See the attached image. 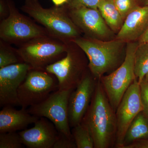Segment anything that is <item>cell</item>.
<instances>
[{
    "instance_id": "1",
    "label": "cell",
    "mask_w": 148,
    "mask_h": 148,
    "mask_svg": "<svg viewBox=\"0 0 148 148\" xmlns=\"http://www.w3.org/2000/svg\"><path fill=\"white\" fill-rule=\"evenodd\" d=\"M100 80L81 123L90 132L95 148H108L116 140V119Z\"/></svg>"
},
{
    "instance_id": "2",
    "label": "cell",
    "mask_w": 148,
    "mask_h": 148,
    "mask_svg": "<svg viewBox=\"0 0 148 148\" xmlns=\"http://www.w3.org/2000/svg\"><path fill=\"white\" fill-rule=\"evenodd\" d=\"M72 42L87 56L89 71L96 79L100 80L106 73L113 72L123 62V49L126 42L121 40H104L88 37H78Z\"/></svg>"
},
{
    "instance_id": "3",
    "label": "cell",
    "mask_w": 148,
    "mask_h": 148,
    "mask_svg": "<svg viewBox=\"0 0 148 148\" xmlns=\"http://www.w3.org/2000/svg\"><path fill=\"white\" fill-rule=\"evenodd\" d=\"M21 9L43 25L51 36L66 43L79 37V29L69 16L65 5L45 8L39 0H25Z\"/></svg>"
},
{
    "instance_id": "4",
    "label": "cell",
    "mask_w": 148,
    "mask_h": 148,
    "mask_svg": "<svg viewBox=\"0 0 148 148\" xmlns=\"http://www.w3.org/2000/svg\"><path fill=\"white\" fill-rule=\"evenodd\" d=\"M67 48L68 43L47 36L24 43L16 51L33 69L45 70L47 66L64 57Z\"/></svg>"
},
{
    "instance_id": "5",
    "label": "cell",
    "mask_w": 148,
    "mask_h": 148,
    "mask_svg": "<svg viewBox=\"0 0 148 148\" xmlns=\"http://www.w3.org/2000/svg\"><path fill=\"white\" fill-rule=\"evenodd\" d=\"M139 44L138 41L127 42L125 57L121 65L101 78L103 88L115 112L125 93L136 79L135 56Z\"/></svg>"
},
{
    "instance_id": "6",
    "label": "cell",
    "mask_w": 148,
    "mask_h": 148,
    "mask_svg": "<svg viewBox=\"0 0 148 148\" xmlns=\"http://www.w3.org/2000/svg\"><path fill=\"white\" fill-rule=\"evenodd\" d=\"M9 14L0 24V38L10 43H23L40 37L49 36L45 29L35 24L17 9L12 0H7Z\"/></svg>"
},
{
    "instance_id": "7",
    "label": "cell",
    "mask_w": 148,
    "mask_h": 148,
    "mask_svg": "<svg viewBox=\"0 0 148 148\" xmlns=\"http://www.w3.org/2000/svg\"><path fill=\"white\" fill-rule=\"evenodd\" d=\"M74 89L54 91L42 103L27 108L29 113L45 117L53 123L59 133L72 137L69 124V103L70 94Z\"/></svg>"
},
{
    "instance_id": "8",
    "label": "cell",
    "mask_w": 148,
    "mask_h": 148,
    "mask_svg": "<svg viewBox=\"0 0 148 148\" xmlns=\"http://www.w3.org/2000/svg\"><path fill=\"white\" fill-rule=\"evenodd\" d=\"M58 89V81L45 70H30L18 87L17 93L21 108L27 109L42 103Z\"/></svg>"
},
{
    "instance_id": "9",
    "label": "cell",
    "mask_w": 148,
    "mask_h": 148,
    "mask_svg": "<svg viewBox=\"0 0 148 148\" xmlns=\"http://www.w3.org/2000/svg\"><path fill=\"white\" fill-rule=\"evenodd\" d=\"M143 110L140 84L136 78L127 88L116 111L117 148L122 147L128 127L135 117Z\"/></svg>"
},
{
    "instance_id": "10",
    "label": "cell",
    "mask_w": 148,
    "mask_h": 148,
    "mask_svg": "<svg viewBox=\"0 0 148 148\" xmlns=\"http://www.w3.org/2000/svg\"><path fill=\"white\" fill-rule=\"evenodd\" d=\"M85 64L72 49L69 47L63 58L50 64L45 71L54 75L58 81L59 90L75 89L82 79Z\"/></svg>"
},
{
    "instance_id": "11",
    "label": "cell",
    "mask_w": 148,
    "mask_h": 148,
    "mask_svg": "<svg viewBox=\"0 0 148 148\" xmlns=\"http://www.w3.org/2000/svg\"><path fill=\"white\" fill-rule=\"evenodd\" d=\"M33 69L25 62L0 68V107L20 106L18 90L28 72Z\"/></svg>"
},
{
    "instance_id": "12",
    "label": "cell",
    "mask_w": 148,
    "mask_h": 148,
    "mask_svg": "<svg viewBox=\"0 0 148 148\" xmlns=\"http://www.w3.org/2000/svg\"><path fill=\"white\" fill-rule=\"evenodd\" d=\"M65 6L74 24L88 37L104 40L113 36V32L106 24L98 9L84 7L70 8Z\"/></svg>"
},
{
    "instance_id": "13",
    "label": "cell",
    "mask_w": 148,
    "mask_h": 148,
    "mask_svg": "<svg viewBox=\"0 0 148 148\" xmlns=\"http://www.w3.org/2000/svg\"><path fill=\"white\" fill-rule=\"evenodd\" d=\"M97 82L92 74L86 72L69 97V124L73 127L82 121L91 103Z\"/></svg>"
},
{
    "instance_id": "14",
    "label": "cell",
    "mask_w": 148,
    "mask_h": 148,
    "mask_svg": "<svg viewBox=\"0 0 148 148\" xmlns=\"http://www.w3.org/2000/svg\"><path fill=\"white\" fill-rule=\"evenodd\" d=\"M34 127L18 132L21 142L29 148H53L58 132L54 125L45 117H40Z\"/></svg>"
},
{
    "instance_id": "15",
    "label": "cell",
    "mask_w": 148,
    "mask_h": 148,
    "mask_svg": "<svg viewBox=\"0 0 148 148\" xmlns=\"http://www.w3.org/2000/svg\"><path fill=\"white\" fill-rule=\"evenodd\" d=\"M148 26V5H138L124 19L116 39L125 42L138 40Z\"/></svg>"
},
{
    "instance_id": "16",
    "label": "cell",
    "mask_w": 148,
    "mask_h": 148,
    "mask_svg": "<svg viewBox=\"0 0 148 148\" xmlns=\"http://www.w3.org/2000/svg\"><path fill=\"white\" fill-rule=\"evenodd\" d=\"M39 119L29 113L27 109L17 110L12 106H4L0 112V133L24 130Z\"/></svg>"
},
{
    "instance_id": "17",
    "label": "cell",
    "mask_w": 148,
    "mask_h": 148,
    "mask_svg": "<svg viewBox=\"0 0 148 148\" xmlns=\"http://www.w3.org/2000/svg\"><path fill=\"white\" fill-rule=\"evenodd\" d=\"M139 139H148V117L143 111L137 115L130 125L122 147Z\"/></svg>"
},
{
    "instance_id": "18",
    "label": "cell",
    "mask_w": 148,
    "mask_h": 148,
    "mask_svg": "<svg viewBox=\"0 0 148 148\" xmlns=\"http://www.w3.org/2000/svg\"><path fill=\"white\" fill-rule=\"evenodd\" d=\"M98 9L109 28L113 32H119L124 20L115 5L114 0H102Z\"/></svg>"
},
{
    "instance_id": "19",
    "label": "cell",
    "mask_w": 148,
    "mask_h": 148,
    "mask_svg": "<svg viewBox=\"0 0 148 148\" xmlns=\"http://www.w3.org/2000/svg\"><path fill=\"white\" fill-rule=\"evenodd\" d=\"M148 71V43H139L135 56V73L139 84Z\"/></svg>"
},
{
    "instance_id": "20",
    "label": "cell",
    "mask_w": 148,
    "mask_h": 148,
    "mask_svg": "<svg viewBox=\"0 0 148 148\" xmlns=\"http://www.w3.org/2000/svg\"><path fill=\"white\" fill-rule=\"evenodd\" d=\"M71 132L77 148H94V141L90 132L81 123L73 127Z\"/></svg>"
},
{
    "instance_id": "21",
    "label": "cell",
    "mask_w": 148,
    "mask_h": 148,
    "mask_svg": "<svg viewBox=\"0 0 148 148\" xmlns=\"http://www.w3.org/2000/svg\"><path fill=\"white\" fill-rule=\"evenodd\" d=\"M24 62L16 50L7 48L1 41L0 47V68L18 63Z\"/></svg>"
},
{
    "instance_id": "22",
    "label": "cell",
    "mask_w": 148,
    "mask_h": 148,
    "mask_svg": "<svg viewBox=\"0 0 148 148\" xmlns=\"http://www.w3.org/2000/svg\"><path fill=\"white\" fill-rule=\"evenodd\" d=\"M24 146L18 132L0 133V148H21Z\"/></svg>"
},
{
    "instance_id": "23",
    "label": "cell",
    "mask_w": 148,
    "mask_h": 148,
    "mask_svg": "<svg viewBox=\"0 0 148 148\" xmlns=\"http://www.w3.org/2000/svg\"><path fill=\"white\" fill-rule=\"evenodd\" d=\"M114 2L124 20L127 15L139 5L138 0H114Z\"/></svg>"
},
{
    "instance_id": "24",
    "label": "cell",
    "mask_w": 148,
    "mask_h": 148,
    "mask_svg": "<svg viewBox=\"0 0 148 148\" xmlns=\"http://www.w3.org/2000/svg\"><path fill=\"white\" fill-rule=\"evenodd\" d=\"M102 0H69L65 4L67 8H70L84 7L98 9V6Z\"/></svg>"
},
{
    "instance_id": "25",
    "label": "cell",
    "mask_w": 148,
    "mask_h": 148,
    "mask_svg": "<svg viewBox=\"0 0 148 148\" xmlns=\"http://www.w3.org/2000/svg\"><path fill=\"white\" fill-rule=\"evenodd\" d=\"M76 145L73 136L69 137L58 132V136L53 148H76Z\"/></svg>"
},
{
    "instance_id": "26",
    "label": "cell",
    "mask_w": 148,
    "mask_h": 148,
    "mask_svg": "<svg viewBox=\"0 0 148 148\" xmlns=\"http://www.w3.org/2000/svg\"><path fill=\"white\" fill-rule=\"evenodd\" d=\"M140 96L143 106V112L148 117V83L145 80L140 83Z\"/></svg>"
},
{
    "instance_id": "27",
    "label": "cell",
    "mask_w": 148,
    "mask_h": 148,
    "mask_svg": "<svg viewBox=\"0 0 148 148\" xmlns=\"http://www.w3.org/2000/svg\"><path fill=\"white\" fill-rule=\"evenodd\" d=\"M122 148H148V139H139L123 146Z\"/></svg>"
},
{
    "instance_id": "28",
    "label": "cell",
    "mask_w": 148,
    "mask_h": 148,
    "mask_svg": "<svg viewBox=\"0 0 148 148\" xmlns=\"http://www.w3.org/2000/svg\"><path fill=\"white\" fill-rule=\"evenodd\" d=\"M9 10L7 0H0V17L3 19L8 16Z\"/></svg>"
},
{
    "instance_id": "29",
    "label": "cell",
    "mask_w": 148,
    "mask_h": 148,
    "mask_svg": "<svg viewBox=\"0 0 148 148\" xmlns=\"http://www.w3.org/2000/svg\"><path fill=\"white\" fill-rule=\"evenodd\" d=\"M138 41L139 43H148V26L145 31L138 40Z\"/></svg>"
},
{
    "instance_id": "30",
    "label": "cell",
    "mask_w": 148,
    "mask_h": 148,
    "mask_svg": "<svg viewBox=\"0 0 148 148\" xmlns=\"http://www.w3.org/2000/svg\"><path fill=\"white\" fill-rule=\"evenodd\" d=\"M69 0H51L54 5L56 6H61L66 4Z\"/></svg>"
},
{
    "instance_id": "31",
    "label": "cell",
    "mask_w": 148,
    "mask_h": 148,
    "mask_svg": "<svg viewBox=\"0 0 148 148\" xmlns=\"http://www.w3.org/2000/svg\"><path fill=\"white\" fill-rule=\"evenodd\" d=\"M138 3L142 5H148V0H138Z\"/></svg>"
},
{
    "instance_id": "32",
    "label": "cell",
    "mask_w": 148,
    "mask_h": 148,
    "mask_svg": "<svg viewBox=\"0 0 148 148\" xmlns=\"http://www.w3.org/2000/svg\"><path fill=\"white\" fill-rule=\"evenodd\" d=\"M144 80L146 82L148 83V71L147 73L146 74L145 76V78H144Z\"/></svg>"
}]
</instances>
